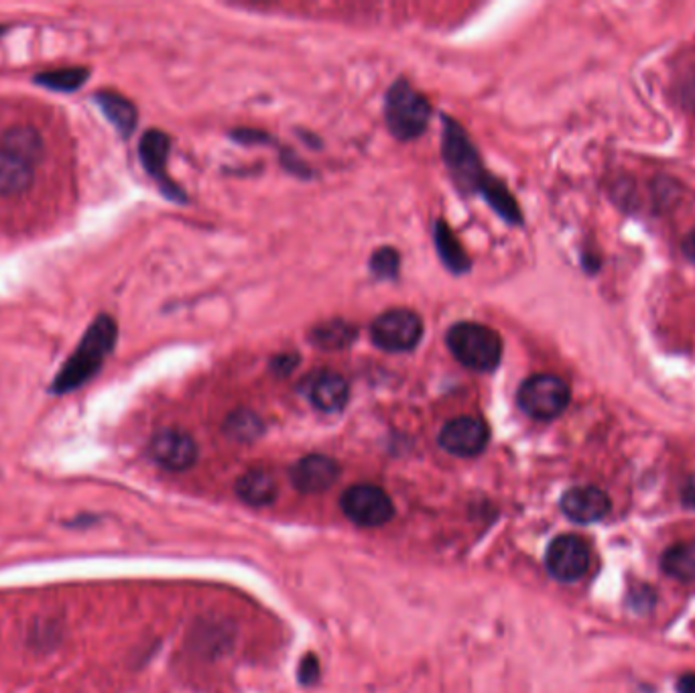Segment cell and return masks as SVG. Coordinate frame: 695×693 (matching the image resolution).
I'll list each match as a JSON object with an SVG mask.
<instances>
[{
	"label": "cell",
	"mask_w": 695,
	"mask_h": 693,
	"mask_svg": "<svg viewBox=\"0 0 695 693\" xmlns=\"http://www.w3.org/2000/svg\"><path fill=\"white\" fill-rule=\"evenodd\" d=\"M399 267H401V258L399 253L390 246L378 248L371 258V271L376 274L378 279H397L399 274Z\"/></svg>",
	"instance_id": "24"
},
{
	"label": "cell",
	"mask_w": 695,
	"mask_h": 693,
	"mask_svg": "<svg viewBox=\"0 0 695 693\" xmlns=\"http://www.w3.org/2000/svg\"><path fill=\"white\" fill-rule=\"evenodd\" d=\"M545 565L551 578L557 581L582 580L590 569V548L578 535H559L548 548Z\"/></svg>",
	"instance_id": "8"
},
{
	"label": "cell",
	"mask_w": 695,
	"mask_h": 693,
	"mask_svg": "<svg viewBox=\"0 0 695 693\" xmlns=\"http://www.w3.org/2000/svg\"><path fill=\"white\" fill-rule=\"evenodd\" d=\"M94 102L100 106L102 114L113 123L114 129L118 130L123 137L132 134L139 116H137V108L129 98L106 90V92H98Z\"/></svg>",
	"instance_id": "16"
},
{
	"label": "cell",
	"mask_w": 695,
	"mask_h": 693,
	"mask_svg": "<svg viewBox=\"0 0 695 693\" xmlns=\"http://www.w3.org/2000/svg\"><path fill=\"white\" fill-rule=\"evenodd\" d=\"M562 511L574 523H596L610 513V499L596 486H576L562 497Z\"/></svg>",
	"instance_id": "13"
},
{
	"label": "cell",
	"mask_w": 695,
	"mask_h": 693,
	"mask_svg": "<svg viewBox=\"0 0 695 693\" xmlns=\"http://www.w3.org/2000/svg\"><path fill=\"white\" fill-rule=\"evenodd\" d=\"M490 432L485 421L472 415L455 418L439 432V446L458 458L478 455L486 448Z\"/></svg>",
	"instance_id": "9"
},
{
	"label": "cell",
	"mask_w": 695,
	"mask_h": 693,
	"mask_svg": "<svg viewBox=\"0 0 695 693\" xmlns=\"http://www.w3.org/2000/svg\"><path fill=\"white\" fill-rule=\"evenodd\" d=\"M387 127L397 139L413 141L421 137L432 118V106L404 80L395 81L385 100Z\"/></svg>",
	"instance_id": "3"
},
{
	"label": "cell",
	"mask_w": 695,
	"mask_h": 693,
	"mask_svg": "<svg viewBox=\"0 0 695 693\" xmlns=\"http://www.w3.org/2000/svg\"><path fill=\"white\" fill-rule=\"evenodd\" d=\"M299 676H301V679H304L306 683L318 679V662H316L313 657H308V659L304 662V665H301V669H299Z\"/></svg>",
	"instance_id": "26"
},
{
	"label": "cell",
	"mask_w": 695,
	"mask_h": 693,
	"mask_svg": "<svg viewBox=\"0 0 695 693\" xmlns=\"http://www.w3.org/2000/svg\"><path fill=\"white\" fill-rule=\"evenodd\" d=\"M342 511L358 527H383L395 515L392 500L374 484H356L342 495Z\"/></svg>",
	"instance_id": "7"
},
{
	"label": "cell",
	"mask_w": 695,
	"mask_h": 693,
	"mask_svg": "<svg viewBox=\"0 0 695 693\" xmlns=\"http://www.w3.org/2000/svg\"><path fill=\"white\" fill-rule=\"evenodd\" d=\"M517 401L529 418L551 421L566 411L571 388L557 374H533L518 388Z\"/></svg>",
	"instance_id": "5"
},
{
	"label": "cell",
	"mask_w": 695,
	"mask_h": 693,
	"mask_svg": "<svg viewBox=\"0 0 695 693\" xmlns=\"http://www.w3.org/2000/svg\"><path fill=\"white\" fill-rule=\"evenodd\" d=\"M423 322L411 309H388L371 325L374 346L387 352H409L421 342Z\"/></svg>",
	"instance_id": "6"
},
{
	"label": "cell",
	"mask_w": 695,
	"mask_h": 693,
	"mask_svg": "<svg viewBox=\"0 0 695 693\" xmlns=\"http://www.w3.org/2000/svg\"><path fill=\"white\" fill-rule=\"evenodd\" d=\"M678 693H695V676L687 673L678 681Z\"/></svg>",
	"instance_id": "28"
},
{
	"label": "cell",
	"mask_w": 695,
	"mask_h": 693,
	"mask_svg": "<svg viewBox=\"0 0 695 693\" xmlns=\"http://www.w3.org/2000/svg\"><path fill=\"white\" fill-rule=\"evenodd\" d=\"M33 169L31 165L0 153V195L13 197L25 194L33 185Z\"/></svg>",
	"instance_id": "19"
},
{
	"label": "cell",
	"mask_w": 695,
	"mask_h": 693,
	"mask_svg": "<svg viewBox=\"0 0 695 693\" xmlns=\"http://www.w3.org/2000/svg\"><path fill=\"white\" fill-rule=\"evenodd\" d=\"M356 330L350 323L344 322H330L322 323L313 330V344L322 346L325 350H336V348H344L346 344H350L355 339Z\"/></svg>",
	"instance_id": "23"
},
{
	"label": "cell",
	"mask_w": 695,
	"mask_h": 693,
	"mask_svg": "<svg viewBox=\"0 0 695 693\" xmlns=\"http://www.w3.org/2000/svg\"><path fill=\"white\" fill-rule=\"evenodd\" d=\"M436 246L439 257L450 271L458 274L468 271L469 258L466 251L462 248V244L455 239L450 227L441 220L436 224Z\"/></svg>",
	"instance_id": "22"
},
{
	"label": "cell",
	"mask_w": 695,
	"mask_h": 693,
	"mask_svg": "<svg viewBox=\"0 0 695 693\" xmlns=\"http://www.w3.org/2000/svg\"><path fill=\"white\" fill-rule=\"evenodd\" d=\"M228 432L234 437L250 439L255 434H259L260 421L253 413L241 411V413H234L228 421Z\"/></svg>",
	"instance_id": "25"
},
{
	"label": "cell",
	"mask_w": 695,
	"mask_h": 693,
	"mask_svg": "<svg viewBox=\"0 0 695 693\" xmlns=\"http://www.w3.org/2000/svg\"><path fill=\"white\" fill-rule=\"evenodd\" d=\"M236 492L253 506L269 504L276 497L275 478L267 470H248L236 484Z\"/></svg>",
	"instance_id": "17"
},
{
	"label": "cell",
	"mask_w": 695,
	"mask_h": 693,
	"mask_svg": "<svg viewBox=\"0 0 695 693\" xmlns=\"http://www.w3.org/2000/svg\"><path fill=\"white\" fill-rule=\"evenodd\" d=\"M2 33H4V27H2V25H0V37H2Z\"/></svg>",
	"instance_id": "30"
},
{
	"label": "cell",
	"mask_w": 695,
	"mask_h": 693,
	"mask_svg": "<svg viewBox=\"0 0 695 693\" xmlns=\"http://www.w3.org/2000/svg\"><path fill=\"white\" fill-rule=\"evenodd\" d=\"M683 499H685V502H687L690 506H694L695 509V476H692V478H690V483L685 486V490H683Z\"/></svg>",
	"instance_id": "29"
},
{
	"label": "cell",
	"mask_w": 695,
	"mask_h": 693,
	"mask_svg": "<svg viewBox=\"0 0 695 693\" xmlns=\"http://www.w3.org/2000/svg\"><path fill=\"white\" fill-rule=\"evenodd\" d=\"M446 344L453 358L469 371L490 372L501 364V336L485 323H453Z\"/></svg>",
	"instance_id": "2"
},
{
	"label": "cell",
	"mask_w": 695,
	"mask_h": 693,
	"mask_svg": "<svg viewBox=\"0 0 695 693\" xmlns=\"http://www.w3.org/2000/svg\"><path fill=\"white\" fill-rule=\"evenodd\" d=\"M338 462L322 453H311L308 458L299 460L292 470L293 486L306 495L324 492L338 480Z\"/></svg>",
	"instance_id": "12"
},
{
	"label": "cell",
	"mask_w": 695,
	"mask_h": 693,
	"mask_svg": "<svg viewBox=\"0 0 695 693\" xmlns=\"http://www.w3.org/2000/svg\"><path fill=\"white\" fill-rule=\"evenodd\" d=\"M480 194L490 204V208L497 211L501 218H504L509 224H523L520 208H518L515 197L502 181L488 176L485 179V183H482V188H480Z\"/></svg>",
	"instance_id": "18"
},
{
	"label": "cell",
	"mask_w": 695,
	"mask_h": 693,
	"mask_svg": "<svg viewBox=\"0 0 695 693\" xmlns=\"http://www.w3.org/2000/svg\"><path fill=\"white\" fill-rule=\"evenodd\" d=\"M90 76V69L80 67V65H69V67H55V69H46L37 74L33 81L41 88H48L53 92H74L81 88Z\"/></svg>",
	"instance_id": "21"
},
{
	"label": "cell",
	"mask_w": 695,
	"mask_h": 693,
	"mask_svg": "<svg viewBox=\"0 0 695 693\" xmlns=\"http://www.w3.org/2000/svg\"><path fill=\"white\" fill-rule=\"evenodd\" d=\"M661 567L673 580L695 581V539L667 549L661 557Z\"/></svg>",
	"instance_id": "20"
},
{
	"label": "cell",
	"mask_w": 695,
	"mask_h": 693,
	"mask_svg": "<svg viewBox=\"0 0 695 693\" xmlns=\"http://www.w3.org/2000/svg\"><path fill=\"white\" fill-rule=\"evenodd\" d=\"M116 339H118V325L114 322V318L106 313L98 316L96 320L88 325L80 344L65 360L57 376L53 378L51 393L65 395L92 381L102 369V364L106 362V358L113 352Z\"/></svg>",
	"instance_id": "1"
},
{
	"label": "cell",
	"mask_w": 695,
	"mask_h": 693,
	"mask_svg": "<svg viewBox=\"0 0 695 693\" xmlns=\"http://www.w3.org/2000/svg\"><path fill=\"white\" fill-rule=\"evenodd\" d=\"M151 458L171 472H181L195 464L197 460V446L194 437L181 429H162L157 432L149 444Z\"/></svg>",
	"instance_id": "10"
},
{
	"label": "cell",
	"mask_w": 695,
	"mask_h": 693,
	"mask_svg": "<svg viewBox=\"0 0 695 693\" xmlns=\"http://www.w3.org/2000/svg\"><path fill=\"white\" fill-rule=\"evenodd\" d=\"M308 397L318 411L338 413L350 399V387L338 372H320L309 381Z\"/></svg>",
	"instance_id": "14"
},
{
	"label": "cell",
	"mask_w": 695,
	"mask_h": 693,
	"mask_svg": "<svg viewBox=\"0 0 695 693\" xmlns=\"http://www.w3.org/2000/svg\"><path fill=\"white\" fill-rule=\"evenodd\" d=\"M443 159L460 190L480 192L488 174L482 169L480 157L469 143L468 134L452 118L443 120Z\"/></svg>",
	"instance_id": "4"
},
{
	"label": "cell",
	"mask_w": 695,
	"mask_h": 693,
	"mask_svg": "<svg viewBox=\"0 0 695 693\" xmlns=\"http://www.w3.org/2000/svg\"><path fill=\"white\" fill-rule=\"evenodd\" d=\"M681 248H683V255L695 262V228L690 232V234H687V236H685V239H683Z\"/></svg>",
	"instance_id": "27"
},
{
	"label": "cell",
	"mask_w": 695,
	"mask_h": 693,
	"mask_svg": "<svg viewBox=\"0 0 695 693\" xmlns=\"http://www.w3.org/2000/svg\"><path fill=\"white\" fill-rule=\"evenodd\" d=\"M0 153L13 157L16 162L27 163L35 167L46 155V145L41 134L33 127L18 125L0 134Z\"/></svg>",
	"instance_id": "15"
},
{
	"label": "cell",
	"mask_w": 695,
	"mask_h": 693,
	"mask_svg": "<svg viewBox=\"0 0 695 693\" xmlns=\"http://www.w3.org/2000/svg\"><path fill=\"white\" fill-rule=\"evenodd\" d=\"M169 151H171V141H169V137H167L163 130H146L145 134L141 137L139 157H141V162H143L146 174L162 185V190L167 194V197H179L181 192L171 183V179L167 176Z\"/></svg>",
	"instance_id": "11"
}]
</instances>
